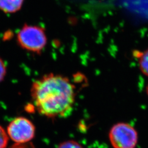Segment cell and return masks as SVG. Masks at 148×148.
<instances>
[{
  "label": "cell",
  "instance_id": "cell-1",
  "mask_svg": "<svg viewBox=\"0 0 148 148\" xmlns=\"http://www.w3.org/2000/svg\"><path fill=\"white\" fill-rule=\"evenodd\" d=\"M30 92L34 106L43 116L52 119L66 117L73 111L75 87L62 75H44L32 83Z\"/></svg>",
  "mask_w": 148,
  "mask_h": 148
},
{
  "label": "cell",
  "instance_id": "cell-2",
  "mask_svg": "<svg viewBox=\"0 0 148 148\" xmlns=\"http://www.w3.org/2000/svg\"><path fill=\"white\" fill-rule=\"evenodd\" d=\"M17 42L22 48L40 54L46 46L47 38L42 27L25 24L17 34Z\"/></svg>",
  "mask_w": 148,
  "mask_h": 148
},
{
  "label": "cell",
  "instance_id": "cell-3",
  "mask_svg": "<svg viewBox=\"0 0 148 148\" xmlns=\"http://www.w3.org/2000/svg\"><path fill=\"white\" fill-rule=\"evenodd\" d=\"M109 140L114 148H135L138 143V133L131 125L120 122L111 127Z\"/></svg>",
  "mask_w": 148,
  "mask_h": 148
},
{
  "label": "cell",
  "instance_id": "cell-4",
  "mask_svg": "<svg viewBox=\"0 0 148 148\" xmlns=\"http://www.w3.org/2000/svg\"><path fill=\"white\" fill-rule=\"evenodd\" d=\"M7 134L16 143H28L35 137V127L24 117L14 119L7 127Z\"/></svg>",
  "mask_w": 148,
  "mask_h": 148
},
{
  "label": "cell",
  "instance_id": "cell-5",
  "mask_svg": "<svg viewBox=\"0 0 148 148\" xmlns=\"http://www.w3.org/2000/svg\"><path fill=\"white\" fill-rule=\"evenodd\" d=\"M24 0H0V10L7 13H13L21 9Z\"/></svg>",
  "mask_w": 148,
  "mask_h": 148
},
{
  "label": "cell",
  "instance_id": "cell-6",
  "mask_svg": "<svg viewBox=\"0 0 148 148\" xmlns=\"http://www.w3.org/2000/svg\"><path fill=\"white\" fill-rule=\"evenodd\" d=\"M134 56L137 58L141 71L148 77V49L143 52H135Z\"/></svg>",
  "mask_w": 148,
  "mask_h": 148
},
{
  "label": "cell",
  "instance_id": "cell-7",
  "mask_svg": "<svg viewBox=\"0 0 148 148\" xmlns=\"http://www.w3.org/2000/svg\"><path fill=\"white\" fill-rule=\"evenodd\" d=\"M8 142V136L3 128L0 126V148H5Z\"/></svg>",
  "mask_w": 148,
  "mask_h": 148
},
{
  "label": "cell",
  "instance_id": "cell-8",
  "mask_svg": "<svg viewBox=\"0 0 148 148\" xmlns=\"http://www.w3.org/2000/svg\"><path fill=\"white\" fill-rule=\"evenodd\" d=\"M58 148H83V147L77 142L71 140L61 143Z\"/></svg>",
  "mask_w": 148,
  "mask_h": 148
},
{
  "label": "cell",
  "instance_id": "cell-9",
  "mask_svg": "<svg viewBox=\"0 0 148 148\" xmlns=\"http://www.w3.org/2000/svg\"><path fill=\"white\" fill-rule=\"evenodd\" d=\"M7 73V68L3 60L0 58V82H1L5 77Z\"/></svg>",
  "mask_w": 148,
  "mask_h": 148
},
{
  "label": "cell",
  "instance_id": "cell-10",
  "mask_svg": "<svg viewBox=\"0 0 148 148\" xmlns=\"http://www.w3.org/2000/svg\"><path fill=\"white\" fill-rule=\"evenodd\" d=\"M9 148H35L32 143H16Z\"/></svg>",
  "mask_w": 148,
  "mask_h": 148
},
{
  "label": "cell",
  "instance_id": "cell-11",
  "mask_svg": "<svg viewBox=\"0 0 148 148\" xmlns=\"http://www.w3.org/2000/svg\"><path fill=\"white\" fill-rule=\"evenodd\" d=\"M146 90H147V95L148 96V85L147 86V89H146Z\"/></svg>",
  "mask_w": 148,
  "mask_h": 148
}]
</instances>
